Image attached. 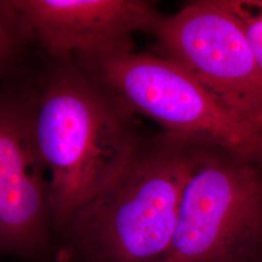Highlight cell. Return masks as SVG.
Masks as SVG:
<instances>
[{"label": "cell", "mask_w": 262, "mask_h": 262, "mask_svg": "<svg viewBox=\"0 0 262 262\" xmlns=\"http://www.w3.org/2000/svg\"><path fill=\"white\" fill-rule=\"evenodd\" d=\"M32 75V126L47 168L57 234L137 155L130 110L73 58Z\"/></svg>", "instance_id": "cell-1"}, {"label": "cell", "mask_w": 262, "mask_h": 262, "mask_svg": "<svg viewBox=\"0 0 262 262\" xmlns=\"http://www.w3.org/2000/svg\"><path fill=\"white\" fill-rule=\"evenodd\" d=\"M196 155L137 154L55 236L53 262H157L167 252Z\"/></svg>", "instance_id": "cell-2"}, {"label": "cell", "mask_w": 262, "mask_h": 262, "mask_svg": "<svg viewBox=\"0 0 262 262\" xmlns=\"http://www.w3.org/2000/svg\"><path fill=\"white\" fill-rule=\"evenodd\" d=\"M130 110L174 138L214 147L262 167V131L229 112L181 66L132 52L74 58Z\"/></svg>", "instance_id": "cell-3"}, {"label": "cell", "mask_w": 262, "mask_h": 262, "mask_svg": "<svg viewBox=\"0 0 262 262\" xmlns=\"http://www.w3.org/2000/svg\"><path fill=\"white\" fill-rule=\"evenodd\" d=\"M196 156L167 252L157 262H262V171Z\"/></svg>", "instance_id": "cell-4"}, {"label": "cell", "mask_w": 262, "mask_h": 262, "mask_svg": "<svg viewBox=\"0 0 262 262\" xmlns=\"http://www.w3.org/2000/svg\"><path fill=\"white\" fill-rule=\"evenodd\" d=\"M165 57L237 118L262 131V70L225 0L189 3L155 29Z\"/></svg>", "instance_id": "cell-5"}, {"label": "cell", "mask_w": 262, "mask_h": 262, "mask_svg": "<svg viewBox=\"0 0 262 262\" xmlns=\"http://www.w3.org/2000/svg\"><path fill=\"white\" fill-rule=\"evenodd\" d=\"M50 178L32 126V79L0 88V257L54 260Z\"/></svg>", "instance_id": "cell-6"}, {"label": "cell", "mask_w": 262, "mask_h": 262, "mask_svg": "<svg viewBox=\"0 0 262 262\" xmlns=\"http://www.w3.org/2000/svg\"><path fill=\"white\" fill-rule=\"evenodd\" d=\"M44 56L94 58L132 52L134 33L156 29L160 18L137 0H10Z\"/></svg>", "instance_id": "cell-7"}, {"label": "cell", "mask_w": 262, "mask_h": 262, "mask_svg": "<svg viewBox=\"0 0 262 262\" xmlns=\"http://www.w3.org/2000/svg\"><path fill=\"white\" fill-rule=\"evenodd\" d=\"M37 45L32 31L10 0H0V88L26 75L30 51Z\"/></svg>", "instance_id": "cell-8"}, {"label": "cell", "mask_w": 262, "mask_h": 262, "mask_svg": "<svg viewBox=\"0 0 262 262\" xmlns=\"http://www.w3.org/2000/svg\"><path fill=\"white\" fill-rule=\"evenodd\" d=\"M225 3L243 29L262 70V0H225Z\"/></svg>", "instance_id": "cell-9"}]
</instances>
